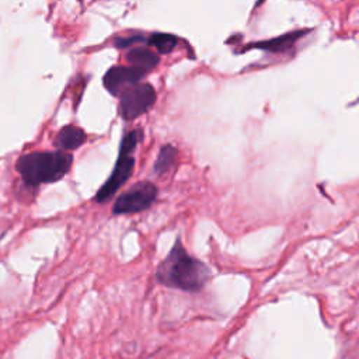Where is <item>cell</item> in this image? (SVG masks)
<instances>
[{"label": "cell", "instance_id": "obj_7", "mask_svg": "<svg viewBox=\"0 0 359 359\" xmlns=\"http://www.w3.org/2000/svg\"><path fill=\"white\" fill-rule=\"evenodd\" d=\"M309 32V29H294L290 31L287 34H283L280 36L272 38V39H266V41H259V42H254L245 46V49L248 48H257L261 50H268L272 53H280V52H287L290 48H293V45L299 41V38H302L303 35H306Z\"/></svg>", "mask_w": 359, "mask_h": 359}, {"label": "cell", "instance_id": "obj_1", "mask_svg": "<svg viewBox=\"0 0 359 359\" xmlns=\"http://www.w3.org/2000/svg\"><path fill=\"white\" fill-rule=\"evenodd\" d=\"M156 279L167 287L198 293L208 285L210 268L199 258L189 255L181 238L177 237L165 258L158 264Z\"/></svg>", "mask_w": 359, "mask_h": 359}, {"label": "cell", "instance_id": "obj_9", "mask_svg": "<svg viewBox=\"0 0 359 359\" xmlns=\"http://www.w3.org/2000/svg\"><path fill=\"white\" fill-rule=\"evenodd\" d=\"M126 62L129 63V66L139 67L146 73H149L158 65L160 56L158 53H156L154 50H150L149 48L133 46L126 53Z\"/></svg>", "mask_w": 359, "mask_h": 359}, {"label": "cell", "instance_id": "obj_4", "mask_svg": "<svg viewBox=\"0 0 359 359\" xmlns=\"http://www.w3.org/2000/svg\"><path fill=\"white\" fill-rule=\"evenodd\" d=\"M157 187L150 181H140L122 192L114 202V215H132L147 210L157 199Z\"/></svg>", "mask_w": 359, "mask_h": 359}, {"label": "cell", "instance_id": "obj_12", "mask_svg": "<svg viewBox=\"0 0 359 359\" xmlns=\"http://www.w3.org/2000/svg\"><path fill=\"white\" fill-rule=\"evenodd\" d=\"M140 42H146V38L142 34H133L129 36H118L114 41V45L119 49H130L133 48L136 43Z\"/></svg>", "mask_w": 359, "mask_h": 359}, {"label": "cell", "instance_id": "obj_6", "mask_svg": "<svg viewBox=\"0 0 359 359\" xmlns=\"http://www.w3.org/2000/svg\"><path fill=\"white\" fill-rule=\"evenodd\" d=\"M146 74L147 73L139 67L118 65L107 70L102 83L108 93H111L115 97H119L121 93L129 88L130 86L140 83Z\"/></svg>", "mask_w": 359, "mask_h": 359}, {"label": "cell", "instance_id": "obj_5", "mask_svg": "<svg viewBox=\"0 0 359 359\" xmlns=\"http://www.w3.org/2000/svg\"><path fill=\"white\" fill-rule=\"evenodd\" d=\"M157 93L150 83L130 86L119 95V114L125 121H133L146 114L156 102Z\"/></svg>", "mask_w": 359, "mask_h": 359}, {"label": "cell", "instance_id": "obj_2", "mask_svg": "<svg viewBox=\"0 0 359 359\" xmlns=\"http://www.w3.org/2000/svg\"><path fill=\"white\" fill-rule=\"evenodd\" d=\"M73 157L67 151H31L17 160V171L29 187L62 180L72 167Z\"/></svg>", "mask_w": 359, "mask_h": 359}, {"label": "cell", "instance_id": "obj_3", "mask_svg": "<svg viewBox=\"0 0 359 359\" xmlns=\"http://www.w3.org/2000/svg\"><path fill=\"white\" fill-rule=\"evenodd\" d=\"M140 139H142V130L139 129L130 130L123 136L119 146V156L116 158L114 170L109 178L104 182V185L95 194V201L98 203H104L109 201L116 194V191L122 185H125L126 181L130 178L135 168V157L132 156V153L135 151Z\"/></svg>", "mask_w": 359, "mask_h": 359}, {"label": "cell", "instance_id": "obj_10", "mask_svg": "<svg viewBox=\"0 0 359 359\" xmlns=\"http://www.w3.org/2000/svg\"><path fill=\"white\" fill-rule=\"evenodd\" d=\"M177 161H178L177 147H174L172 144H164L157 154V158L153 165V172L157 175H164L174 168Z\"/></svg>", "mask_w": 359, "mask_h": 359}, {"label": "cell", "instance_id": "obj_8", "mask_svg": "<svg viewBox=\"0 0 359 359\" xmlns=\"http://www.w3.org/2000/svg\"><path fill=\"white\" fill-rule=\"evenodd\" d=\"M86 132L74 125L63 126L55 137V146L62 151H72L79 149L86 142Z\"/></svg>", "mask_w": 359, "mask_h": 359}, {"label": "cell", "instance_id": "obj_11", "mask_svg": "<svg viewBox=\"0 0 359 359\" xmlns=\"http://www.w3.org/2000/svg\"><path fill=\"white\" fill-rule=\"evenodd\" d=\"M178 36L167 32H154L149 38H146V43L154 48L158 53H170L178 45Z\"/></svg>", "mask_w": 359, "mask_h": 359}]
</instances>
